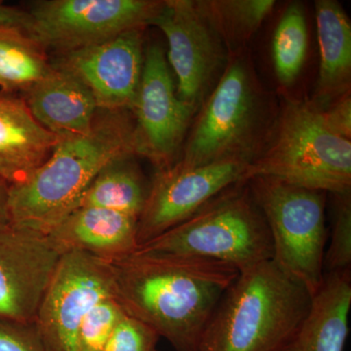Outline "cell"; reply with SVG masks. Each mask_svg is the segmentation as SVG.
Returning <instances> with one entry per match:
<instances>
[{
  "mask_svg": "<svg viewBox=\"0 0 351 351\" xmlns=\"http://www.w3.org/2000/svg\"><path fill=\"white\" fill-rule=\"evenodd\" d=\"M276 351H292L291 350V343H289L288 346H284V348H280V350Z\"/></svg>",
  "mask_w": 351,
  "mask_h": 351,
  "instance_id": "31",
  "label": "cell"
},
{
  "mask_svg": "<svg viewBox=\"0 0 351 351\" xmlns=\"http://www.w3.org/2000/svg\"><path fill=\"white\" fill-rule=\"evenodd\" d=\"M314 6L320 64L315 90L309 100L323 108L350 92L351 25L336 0H317Z\"/></svg>",
  "mask_w": 351,
  "mask_h": 351,
  "instance_id": "19",
  "label": "cell"
},
{
  "mask_svg": "<svg viewBox=\"0 0 351 351\" xmlns=\"http://www.w3.org/2000/svg\"><path fill=\"white\" fill-rule=\"evenodd\" d=\"M172 75L162 46L149 44L131 112L136 156L149 159L158 170L178 160L195 117L178 98Z\"/></svg>",
  "mask_w": 351,
  "mask_h": 351,
  "instance_id": "11",
  "label": "cell"
},
{
  "mask_svg": "<svg viewBox=\"0 0 351 351\" xmlns=\"http://www.w3.org/2000/svg\"><path fill=\"white\" fill-rule=\"evenodd\" d=\"M319 108L328 127L339 137L351 141L350 92Z\"/></svg>",
  "mask_w": 351,
  "mask_h": 351,
  "instance_id": "28",
  "label": "cell"
},
{
  "mask_svg": "<svg viewBox=\"0 0 351 351\" xmlns=\"http://www.w3.org/2000/svg\"><path fill=\"white\" fill-rule=\"evenodd\" d=\"M256 73L247 48L230 53L225 71L195 115L174 164L191 168L241 159L263 149L278 112Z\"/></svg>",
  "mask_w": 351,
  "mask_h": 351,
  "instance_id": "4",
  "label": "cell"
},
{
  "mask_svg": "<svg viewBox=\"0 0 351 351\" xmlns=\"http://www.w3.org/2000/svg\"><path fill=\"white\" fill-rule=\"evenodd\" d=\"M124 314L113 297L99 302L83 318L78 329V351H104L113 329Z\"/></svg>",
  "mask_w": 351,
  "mask_h": 351,
  "instance_id": "24",
  "label": "cell"
},
{
  "mask_svg": "<svg viewBox=\"0 0 351 351\" xmlns=\"http://www.w3.org/2000/svg\"><path fill=\"white\" fill-rule=\"evenodd\" d=\"M113 298L175 351H198L205 330L239 270L213 261L134 252L112 262Z\"/></svg>",
  "mask_w": 351,
  "mask_h": 351,
  "instance_id": "1",
  "label": "cell"
},
{
  "mask_svg": "<svg viewBox=\"0 0 351 351\" xmlns=\"http://www.w3.org/2000/svg\"><path fill=\"white\" fill-rule=\"evenodd\" d=\"M270 178L335 195L351 191V141L328 127L320 108L306 99L279 107L267 141L245 180Z\"/></svg>",
  "mask_w": 351,
  "mask_h": 351,
  "instance_id": "5",
  "label": "cell"
},
{
  "mask_svg": "<svg viewBox=\"0 0 351 351\" xmlns=\"http://www.w3.org/2000/svg\"><path fill=\"white\" fill-rule=\"evenodd\" d=\"M337 204L332 228L331 243L325 252V274L350 271L351 198L350 193L336 195Z\"/></svg>",
  "mask_w": 351,
  "mask_h": 351,
  "instance_id": "25",
  "label": "cell"
},
{
  "mask_svg": "<svg viewBox=\"0 0 351 351\" xmlns=\"http://www.w3.org/2000/svg\"><path fill=\"white\" fill-rule=\"evenodd\" d=\"M247 182L269 230L272 261L313 297L325 276V193L270 178Z\"/></svg>",
  "mask_w": 351,
  "mask_h": 351,
  "instance_id": "7",
  "label": "cell"
},
{
  "mask_svg": "<svg viewBox=\"0 0 351 351\" xmlns=\"http://www.w3.org/2000/svg\"><path fill=\"white\" fill-rule=\"evenodd\" d=\"M29 25L27 11L0 4V31H15L27 34Z\"/></svg>",
  "mask_w": 351,
  "mask_h": 351,
  "instance_id": "29",
  "label": "cell"
},
{
  "mask_svg": "<svg viewBox=\"0 0 351 351\" xmlns=\"http://www.w3.org/2000/svg\"><path fill=\"white\" fill-rule=\"evenodd\" d=\"M125 156H136L134 120L128 112L99 110L89 134L60 138L47 160L27 182L10 186V225L49 234L76 209L98 173Z\"/></svg>",
  "mask_w": 351,
  "mask_h": 351,
  "instance_id": "2",
  "label": "cell"
},
{
  "mask_svg": "<svg viewBox=\"0 0 351 351\" xmlns=\"http://www.w3.org/2000/svg\"><path fill=\"white\" fill-rule=\"evenodd\" d=\"M157 0H43L27 11V34L44 50L69 52L145 27Z\"/></svg>",
  "mask_w": 351,
  "mask_h": 351,
  "instance_id": "9",
  "label": "cell"
},
{
  "mask_svg": "<svg viewBox=\"0 0 351 351\" xmlns=\"http://www.w3.org/2000/svg\"><path fill=\"white\" fill-rule=\"evenodd\" d=\"M159 338L152 328L125 313L113 329L104 351H156Z\"/></svg>",
  "mask_w": 351,
  "mask_h": 351,
  "instance_id": "26",
  "label": "cell"
},
{
  "mask_svg": "<svg viewBox=\"0 0 351 351\" xmlns=\"http://www.w3.org/2000/svg\"><path fill=\"white\" fill-rule=\"evenodd\" d=\"M228 52L247 48L263 21L276 6L274 0H197Z\"/></svg>",
  "mask_w": 351,
  "mask_h": 351,
  "instance_id": "21",
  "label": "cell"
},
{
  "mask_svg": "<svg viewBox=\"0 0 351 351\" xmlns=\"http://www.w3.org/2000/svg\"><path fill=\"white\" fill-rule=\"evenodd\" d=\"M45 50L27 34L0 31V89L25 92L49 71Z\"/></svg>",
  "mask_w": 351,
  "mask_h": 351,
  "instance_id": "22",
  "label": "cell"
},
{
  "mask_svg": "<svg viewBox=\"0 0 351 351\" xmlns=\"http://www.w3.org/2000/svg\"><path fill=\"white\" fill-rule=\"evenodd\" d=\"M135 252L203 258L232 265L240 272L272 260L274 245L248 182H242Z\"/></svg>",
  "mask_w": 351,
  "mask_h": 351,
  "instance_id": "6",
  "label": "cell"
},
{
  "mask_svg": "<svg viewBox=\"0 0 351 351\" xmlns=\"http://www.w3.org/2000/svg\"><path fill=\"white\" fill-rule=\"evenodd\" d=\"M313 295L272 260L239 272L198 351H276L292 343Z\"/></svg>",
  "mask_w": 351,
  "mask_h": 351,
  "instance_id": "3",
  "label": "cell"
},
{
  "mask_svg": "<svg viewBox=\"0 0 351 351\" xmlns=\"http://www.w3.org/2000/svg\"><path fill=\"white\" fill-rule=\"evenodd\" d=\"M61 257L45 235L0 228V320L34 323Z\"/></svg>",
  "mask_w": 351,
  "mask_h": 351,
  "instance_id": "14",
  "label": "cell"
},
{
  "mask_svg": "<svg viewBox=\"0 0 351 351\" xmlns=\"http://www.w3.org/2000/svg\"><path fill=\"white\" fill-rule=\"evenodd\" d=\"M308 47V32L304 8L293 2L285 9L272 38L274 71L284 88L292 86L304 68Z\"/></svg>",
  "mask_w": 351,
  "mask_h": 351,
  "instance_id": "23",
  "label": "cell"
},
{
  "mask_svg": "<svg viewBox=\"0 0 351 351\" xmlns=\"http://www.w3.org/2000/svg\"><path fill=\"white\" fill-rule=\"evenodd\" d=\"M144 29L136 27L101 41L61 53L55 64L77 76L104 112H131L144 66Z\"/></svg>",
  "mask_w": 351,
  "mask_h": 351,
  "instance_id": "13",
  "label": "cell"
},
{
  "mask_svg": "<svg viewBox=\"0 0 351 351\" xmlns=\"http://www.w3.org/2000/svg\"><path fill=\"white\" fill-rule=\"evenodd\" d=\"M149 25L167 39L178 98L197 114L228 64L230 52L197 0H163Z\"/></svg>",
  "mask_w": 351,
  "mask_h": 351,
  "instance_id": "8",
  "label": "cell"
},
{
  "mask_svg": "<svg viewBox=\"0 0 351 351\" xmlns=\"http://www.w3.org/2000/svg\"><path fill=\"white\" fill-rule=\"evenodd\" d=\"M24 93L32 117L59 140L87 135L93 128L96 100L69 69L51 63L49 71Z\"/></svg>",
  "mask_w": 351,
  "mask_h": 351,
  "instance_id": "15",
  "label": "cell"
},
{
  "mask_svg": "<svg viewBox=\"0 0 351 351\" xmlns=\"http://www.w3.org/2000/svg\"><path fill=\"white\" fill-rule=\"evenodd\" d=\"M350 308V271L325 274L291 350L345 351Z\"/></svg>",
  "mask_w": 351,
  "mask_h": 351,
  "instance_id": "18",
  "label": "cell"
},
{
  "mask_svg": "<svg viewBox=\"0 0 351 351\" xmlns=\"http://www.w3.org/2000/svg\"><path fill=\"white\" fill-rule=\"evenodd\" d=\"M248 161L226 159L184 168L158 170L138 219V243H147L193 217L223 191L246 182Z\"/></svg>",
  "mask_w": 351,
  "mask_h": 351,
  "instance_id": "12",
  "label": "cell"
},
{
  "mask_svg": "<svg viewBox=\"0 0 351 351\" xmlns=\"http://www.w3.org/2000/svg\"><path fill=\"white\" fill-rule=\"evenodd\" d=\"M149 189L135 156L119 157L94 178L76 208H103L138 219Z\"/></svg>",
  "mask_w": 351,
  "mask_h": 351,
  "instance_id": "20",
  "label": "cell"
},
{
  "mask_svg": "<svg viewBox=\"0 0 351 351\" xmlns=\"http://www.w3.org/2000/svg\"><path fill=\"white\" fill-rule=\"evenodd\" d=\"M9 189L10 184L0 178V228L10 225L8 211Z\"/></svg>",
  "mask_w": 351,
  "mask_h": 351,
  "instance_id": "30",
  "label": "cell"
},
{
  "mask_svg": "<svg viewBox=\"0 0 351 351\" xmlns=\"http://www.w3.org/2000/svg\"><path fill=\"white\" fill-rule=\"evenodd\" d=\"M110 297L112 262L83 252L63 254L34 321L48 351H78V329L83 318Z\"/></svg>",
  "mask_w": 351,
  "mask_h": 351,
  "instance_id": "10",
  "label": "cell"
},
{
  "mask_svg": "<svg viewBox=\"0 0 351 351\" xmlns=\"http://www.w3.org/2000/svg\"><path fill=\"white\" fill-rule=\"evenodd\" d=\"M58 143L32 117L24 98L0 90V178L10 186L27 182Z\"/></svg>",
  "mask_w": 351,
  "mask_h": 351,
  "instance_id": "17",
  "label": "cell"
},
{
  "mask_svg": "<svg viewBox=\"0 0 351 351\" xmlns=\"http://www.w3.org/2000/svg\"><path fill=\"white\" fill-rule=\"evenodd\" d=\"M138 219L96 207H80L60 221L49 234L61 255L83 252L113 262L137 250Z\"/></svg>",
  "mask_w": 351,
  "mask_h": 351,
  "instance_id": "16",
  "label": "cell"
},
{
  "mask_svg": "<svg viewBox=\"0 0 351 351\" xmlns=\"http://www.w3.org/2000/svg\"><path fill=\"white\" fill-rule=\"evenodd\" d=\"M0 351H48L34 323L0 320Z\"/></svg>",
  "mask_w": 351,
  "mask_h": 351,
  "instance_id": "27",
  "label": "cell"
}]
</instances>
